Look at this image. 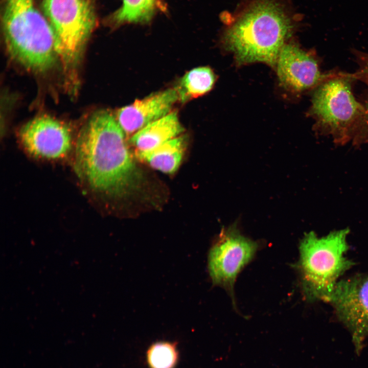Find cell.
<instances>
[{"mask_svg": "<svg viewBox=\"0 0 368 368\" xmlns=\"http://www.w3.org/2000/svg\"><path fill=\"white\" fill-rule=\"evenodd\" d=\"M126 136L110 111L98 110L82 127L76 146V171L95 191L122 197L137 188L141 173Z\"/></svg>", "mask_w": 368, "mask_h": 368, "instance_id": "1", "label": "cell"}, {"mask_svg": "<svg viewBox=\"0 0 368 368\" xmlns=\"http://www.w3.org/2000/svg\"><path fill=\"white\" fill-rule=\"evenodd\" d=\"M293 24L278 0H254L225 31L223 42L239 64L275 65Z\"/></svg>", "mask_w": 368, "mask_h": 368, "instance_id": "2", "label": "cell"}, {"mask_svg": "<svg viewBox=\"0 0 368 368\" xmlns=\"http://www.w3.org/2000/svg\"><path fill=\"white\" fill-rule=\"evenodd\" d=\"M33 0H5L3 16L5 41L12 59L26 70L43 74L59 62L55 37Z\"/></svg>", "mask_w": 368, "mask_h": 368, "instance_id": "3", "label": "cell"}, {"mask_svg": "<svg viewBox=\"0 0 368 368\" xmlns=\"http://www.w3.org/2000/svg\"><path fill=\"white\" fill-rule=\"evenodd\" d=\"M349 234L345 228L322 237L310 232L303 237L297 267L307 300L329 303L338 278L354 265L346 256Z\"/></svg>", "mask_w": 368, "mask_h": 368, "instance_id": "4", "label": "cell"}, {"mask_svg": "<svg viewBox=\"0 0 368 368\" xmlns=\"http://www.w3.org/2000/svg\"><path fill=\"white\" fill-rule=\"evenodd\" d=\"M351 73L332 71L313 91L310 115L322 135L337 145L352 142L363 119L365 107L352 90Z\"/></svg>", "mask_w": 368, "mask_h": 368, "instance_id": "5", "label": "cell"}, {"mask_svg": "<svg viewBox=\"0 0 368 368\" xmlns=\"http://www.w3.org/2000/svg\"><path fill=\"white\" fill-rule=\"evenodd\" d=\"M42 9L55 37L59 63L72 89L86 42L96 25L91 0H43Z\"/></svg>", "mask_w": 368, "mask_h": 368, "instance_id": "6", "label": "cell"}, {"mask_svg": "<svg viewBox=\"0 0 368 368\" xmlns=\"http://www.w3.org/2000/svg\"><path fill=\"white\" fill-rule=\"evenodd\" d=\"M258 244L243 236L237 224L222 229L211 248L208 267L213 283L233 294L234 284L242 268L253 258Z\"/></svg>", "mask_w": 368, "mask_h": 368, "instance_id": "7", "label": "cell"}, {"mask_svg": "<svg viewBox=\"0 0 368 368\" xmlns=\"http://www.w3.org/2000/svg\"><path fill=\"white\" fill-rule=\"evenodd\" d=\"M329 303L352 336L357 353L368 339V273L338 281Z\"/></svg>", "mask_w": 368, "mask_h": 368, "instance_id": "8", "label": "cell"}, {"mask_svg": "<svg viewBox=\"0 0 368 368\" xmlns=\"http://www.w3.org/2000/svg\"><path fill=\"white\" fill-rule=\"evenodd\" d=\"M18 136L26 150L38 158H61L72 148L69 127L48 116H38L28 121L20 128Z\"/></svg>", "mask_w": 368, "mask_h": 368, "instance_id": "9", "label": "cell"}, {"mask_svg": "<svg viewBox=\"0 0 368 368\" xmlns=\"http://www.w3.org/2000/svg\"><path fill=\"white\" fill-rule=\"evenodd\" d=\"M278 76L290 90L303 92L315 88L330 72L323 73L318 59L294 44H284L277 60Z\"/></svg>", "mask_w": 368, "mask_h": 368, "instance_id": "10", "label": "cell"}, {"mask_svg": "<svg viewBox=\"0 0 368 368\" xmlns=\"http://www.w3.org/2000/svg\"><path fill=\"white\" fill-rule=\"evenodd\" d=\"M178 101L175 88H170L121 108L115 117L126 136L130 137L149 124L169 113Z\"/></svg>", "mask_w": 368, "mask_h": 368, "instance_id": "11", "label": "cell"}, {"mask_svg": "<svg viewBox=\"0 0 368 368\" xmlns=\"http://www.w3.org/2000/svg\"><path fill=\"white\" fill-rule=\"evenodd\" d=\"M183 130L174 110L137 131L130 137L129 142L136 153L147 152L181 135Z\"/></svg>", "mask_w": 368, "mask_h": 368, "instance_id": "12", "label": "cell"}, {"mask_svg": "<svg viewBox=\"0 0 368 368\" xmlns=\"http://www.w3.org/2000/svg\"><path fill=\"white\" fill-rule=\"evenodd\" d=\"M186 145V137L180 135L151 151L136 154L138 158L153 168L164 173L172 174L180 166Z\"/></svg>", "mask_w": 368, "mask_h": 368, "instance_id": "13", "label": "cell"}, {"mask_svg": "<svg viewBox=\"0 0 368 368\" xmlns=\"http://www.w3.org/2000/svg\"><path fill=\"white\" fill-rule=\"evenodd\" d=\"M215 80V75L209 67H198L189 71L175 87L179 101L185 103L205 94L211 90Z\"/></svg>", "mask_w": 368, "mask_h": 368, "instance_id": "14", "label": "cell"}, {"mask_svg": "<svg viewBox=\"0 0 368 368\" xmlns=\"http://www.w3.org/2000/svg\"><path fill=\"white\" fill-rule=\"evenodd\" d=\"M160 0H123L122 6L112 16L113 24L145 23L158 8Z\"/></svg>", "mask_w": 368, "mask_h": 368, "instance_id": "15", "label": "cell"}, {"mask_svg": "<svg viewBox=\"0 0 368 368\" xmlns=\"http://www.w3.org/2000/svg\"><path fill=\"white\" fill-rule=\"evenodd\" d=\"M355 61L357 64L355 71L351 73L355 80L363 83L368 90V51H353ZM365 112L362 122L352 143L355 146L368 145V96L365 104Z\"/></svg>", "mask_w": 368, "mask_h": 368, "instance_id": "16", "label": "cell"}, {"mask_svg": "<svg viewBox=\"0 0 368 368\" xmlns=\"http://www.w3.org/2000/svg\"><path fill=\"white\" fill-rule=\"evenodd\" d=\"M149 368H175L179 360L176 342L157 341L151 344L146 352Z\"/></svg>", "mask_w": 368, "mask_h": 368, "instance_id": "17", "label": "cell"}]
</instances>
